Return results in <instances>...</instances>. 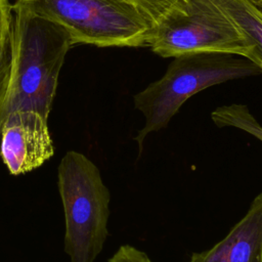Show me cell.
<instances>
[{"label":"cell","mask_w":262,"mask_h":262,"mask_svg":"<svg viewBox=\"0 0 262 262\" xmlns=\"http://www.w3.org/2000/svg\"><path fill=\"white\" fill-rule=\"evenodd\" d=\"M11 68L0 126L16 111H32L48 120L60 69L73 46L59 25L23 8L12 7Z\"/></svg>","instance_id":"obj_1"},{"label":"cell","mask_w":262,"mask_h":262,"mask_svg":"<svg viewBox=\"0 0 262 262\" xmlns=\"http://www.w3.org/2000/svg\"><path fill=\"white\" fill-rule=\"evenodd\" d=\"M258 1H259V2L262 4V0H258Z\"/></svg>","instance_id":"obj_14"},{"label":"cell","mask_w":262,"mask_h":262,"mask_svg":"<svg viewBox=\"0 0 262 262\" xmlns=\"http://www.w3.org/2000/svg\"><path fill=\"white\" fill-rule=\"evenodd\" d=\"M107 262H152L147 254L131 245H122Z\"/></svg>","instance_id":"obj_12"},{"label":"cell","mask_w":262,"mask_h":262,"mask_svg":"<svg viewBox=\"0 0 262 262\" xmlns=\"http://www.w3.org/2000/svg\"><path fill=\"white\" fill-rule=\"evenodd\" d=\"M64 214V252L70 262H94L108 235L111 192L98 167L84 154L70 150L57 168Z\"/></svg>","instance_id":"obj_3"},{"label":"cell","mask_w":262,"mask_h":262,"mask_svg":"<svg viewBox=\"0 0 262 262\" xmlns=\"http://www.w3.org/2000/svg\"><path fill=\"white\" fill-rule=\"evenodd\" d=\"M211 119L219 128L233 127L262 142V126L245 104L231 103L219 106L211 113Z\"/></svg>","instance_id":"obj_9"},{"label":"cell","mask_w":262,"mask_h":262,"mask_svg":"<svg viewBox=\"0 0 262 262\" xmlns=\"http://www.w3.org/2000/svg\"><path fill=\"white\" fill-rule=\"evenodd\" d=\"M47 119L32 111L8 114L0 126V158L11 175L41 167L54 154Z\"/></svg>","instance_id":"obj_6"},{"label":"cell","mask_w":262,"mask_h":262,"mask_svg":"<svg viewBox=\"0 0 262 262\" xmlns=\"http://www.w3.org/2000/svg\"><path fill=\"white\" fill-rule=\"evenodd\" d=\"M237 26L255 49L262 72V4L258 0H211Z\"/></svg>","instance_id":"obj_8"},{"label":"cell","mask_w":262,"mask_h":262,"mask_svg":"<svg viewBox=\"0 0 262 262\" xmlns=\"http://www.w3.org/2000/svg\"><path fill=\"white\" fill-rule=\"evenodd\" d=\"M142 14L152 30L175 7L179 0H128Z\"/></svg>","instance_id":"obj_10"},{"label":"cell","mask_w":262,"mask_h":262,"mask_svg":"<svg viewBox=\"0 0 262 262\" xmlns=\"http://www.w3.org/2000/svg\"><path fill=\"white\" fill-rule=\"evenodd\" d=\"M188 262H262V192L224 238L206 251L192 253Z\"/></svg>","instance_id":"obj_7"},{"label":"cell","mask_w":262,"mask_h":262,"mask_svg":"<svg viewBox=\"0 0 262 262\" xmlns=\"http://www.w3.org/2000/svg\"><path fill=\"white\" fill-rule=\"evenodd\" d=\"M12 7L61 26L73 45L148 47L152 31L128 0H15Z\"/></svg>","instance_id":"obj_4"},{"label":"cell","mask_w":262,"mask_h":262,"mask_svg":"<svg viewBox=\"0 0 262 262\" xmlns=\"http://www.w3.org/2000/svg\"><path fill=\"white\" fill-rule=\"evenodd\" d=\"M12 4L9 0H0V41L10 36Z\"/></svg>","instance_id":"obj_13"},{"label":"cell","mask_w":262,"mask_h":262,"mask_svg":"<svg viewBox=\"0 0 262 262\" xmlns=\"http://www.w3.org/2000/svg\"><path fill=\"white\" fill-rule=\"evenodd\" d=\"M249 58L223 52H194L174 57L164 76L134 95V106L145 123L133 140L138 157L146 137L165 129L182 104L195 93L229 80L261 74Z\"/></svg>","instance_id":"obj_2"},{"label":"cell","mask_w":262,"mask_h":262,"mask_svg":"<svg viewBox=\"0 0 262 262\" xmlns=\"http://www.w3.org/2000/svg\"><path fill=\"white\" fill-rule=\"evenodd\" d=\"M11 68L10 36L0 41V108L5 100Z\"/></svg>","instance_id":"obj_11"},{"label":"cell","mask_w":262,"mask_h":262,"mask_svg":"<svg viewBox=\"0 0 262 262\" xmlns=\"http://www.w3.org/2000/svg\"><path fill=\"white\" fill-rule=\"evenodd\" d=\"M148 47L162 57L223 52L245 56L255 63L254 46L211 0H179L151 31Z\"/></svg>","instance_id":"obj_5"}]
</instances>
